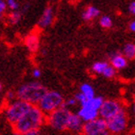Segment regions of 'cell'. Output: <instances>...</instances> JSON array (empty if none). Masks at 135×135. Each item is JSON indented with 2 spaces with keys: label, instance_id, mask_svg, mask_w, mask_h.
<instances>
[{
  "label": "cell",
  "instance_id": "obj_1",
  "mask_svg": "<svg viewBox=\"0 0 135 135\" xmlns=\"http://www.w3.org/2000/svg\"><path fill=\"white\" fill-rule=\"evenodd\" d=\"M45 114L37 105H32L30 109L14 124L15 131L24 133L30 130L39 129L45 124Z\"/></svg>",
  "mask_w": 135,
  "mask_h": 135
},
{
  "label": "cell",
  "instance_id": "obj_2",
  "mask_svg": "<svg viewBox=\"0 0 135 135\" xmlns=\"http://www.w3.org/2000/svg\"><path fill=\"white\" fill-rule=\"evenodd\" d=\"M47 92V89L38 81L28 82L21 85L17 89V99L26 101L31 105H38L40 100Z\"/></svg>",
  "mask_w": 135,
  "mask_h": 135
},
{
  "label": "cell",
  "instance_id": "obj_3",
  "mask_svg": "<svg viewBox=\"0 0 135 135\" xmlns=\"http://www.w3.org/2000/svg\"><path fill=\"white\" fill-rule=\"evenodd\" d=\"M64 98L62 94L57 91H47L40 100L37 106L42 110L45 114H50L51 112L62 106Z\"/></svg>",
  "mask_w": 135,
  "mask_h": 135
},
{
  "label": "cell",
  "instance_id": "obj_4",
  "mask_svg": "<svg viewBox=\"0 0 135 135\" xmlns=\"http://www.w3.org/2000/svg\"><path fill=\"white\" fill-rule=\"evenodd\" d=\"M32 105L26 101L16 99L9 104L4 110V114L7 121L12 124H15L24 114H25Z\"/></svg>",
  "mask_w": 135,
  "mask_h": 135
},
{
  "label": "cell",
  "instance_id": "obj_5",
  "mask_svg": "<svg viewBox=\"0 0 135 135\" xmlns=\"http://www.w3.org/2000/svg\"><path fill=\"white\" fill-rule=\"evenodd\" d=\"M70 113L71 112L70 111V109L60 107L55 111L51 112L50 114H48L45 121L47 122L49 127H51L53 129L63 131L67 129L68 120H69Z\"/></svg>",
  "mask_w": 135,
  "mask_h": 135
},
{
  "label": "cell",
  "instance_id": "obj_6",
  "mask_svg": "<svg viewBox=\"0 0 135 135\" xmlns=\"http://www.w3.org/2000/svg\"><path fill=\"white\" fill-rule=\"evenodd\" d=\"M127 127V116L124 108L116 116L106 121V129L111 135H118L124 132Z\"/></svg>",
  "mask_w": 135,
  "mask_h": 135
},
{
  "label": "cell",
  "instance_id": "obj_7",
  "mask_svg": "<svg viewBox=\"0 0 135 135\" xmlns=\"http://www.w3.org/2000/svg\"><path fill=\"white\" fill-rule=\"evenodd\" d=\"M123 109L122 104L115 99H104L102 105L99 110V117L108 121L116 116Z\"/></svg>",
  "mask_w": 135,
  "mask_h": 135
},
{
  "label": "cell",
  "instance_id": "obj_8",
  "mask_svg": "<svg viewBox=\"0 0 135 135\" xmlns=\"http://www.w3.org/2000/svg\"><path fill=\"white\" fill-rule=\"evenodd\" d=\"M106 130V121L101 118H97L93 121L84 123L82 133H91L97 131H103Z\"/></svg>",
  "mask_w": 135,
  "mask_h": 135
},
{
  "label": "cell",
  "instance_id": "obj_9",
  "mask_svg": "<svg viewBox=\"0 0 135 135\" xmlns=\"http://www.w3.org/2000/svg\"><path fill=\"white\" fill-rule=\"evenodd\" d=\"M76 114L83 121V123H87V122L93 121L95 119L99 118V111L94 110L85 105H81Z\"/></svg>",
  "mask_w": 135,
  "mask_h": 135
},
{
  "label": "cell",
  "instance_id": "obj_10",
  "mask_svg": "<svg viewBox=\"0 0 135 135\" xmlns=\"http://www.w3.org/2000/svg\"><path fill=\"white\" fill-rule=\"evenodd\" d=\"M83 121L79 118L78 115L75 113H70L67 124V129L71 132H82L83 128Z\"/></svg>",
  "mask_w": 135,
  "mask_h": 135
},
{
  "label": "cell",
  "instance_id": "obj_11",
  "mask_svg": "<svg viewBox=\"0 0 135 135\" xmlns=\"http://www.w3.org/2000/svg\"><path fill=\"white\" fill-rule=\"evenodd\" d=\"M110 65L116 70H123L127 66V59L121 53H113L110 55Z\"/></svg>",
  "mask_w": 135,
  "mask_h": 135
},
{
  "label": "cell",
  "instance_id": "obj_12",
  "mask_svg": "<svg viewBox=\"0 0 135 135\" xmlns=\"http://www.w3.org/2000/svg\"><path fill=\"white\" fill-rule=\"evenodd\" d=\"M53 20V10L50 6H48L45 9V11L42 13V17L39 20V25L42 28H45L51 24Z\"/></svg>",
  "mask_w": 135,
  "mask_h": 135
},
{
  "label": "cell",
  "instance_id": "obj_13",
  "mask_svg": "<svg viewBox=\"0 0 135 135\" xmlns=\"http://www.w3.org/2000/svg\"><path fill=\"white\" fill-rule=\"evenodd\" d=\"M25 45L31 52H36L39 48V38L35 34H31L25 38Z\"/></svg>",
  "mask_w": 135,
  "mask_h": 135
},
{
  "label": "cell",
  "instance_id": "obj_14",
  "mask_svg": "<svg viewBox=\"0 0 135 135\" xmlns=\"http://www.w3.org/2000/svg\"><path fill=\"white\" fill-rule=\"evenodd\" d=\"M99 13H100V11H99V9H97L94 6H89L82 13V18L86 20V21H89V20H94L95 17H99Z\"/></svg>",
  "mask_w": 135,
  "mask_h": 135
},
{
  "label": "cell",
  "instance_id": "obj_15",
  "mask_svg": "<svg viewBox=\"0 0 135 135\" xmlns=\"http://www.w3.org/2000/svg\"><path fill=\"white\" fill-rule=\"evenodd\" d=\"M103 98L102 97H99V96H96L94 97L93 99H87L86 100V102L83 104H81V105H85V106H88L90 107V108H92V109L94 110H97V111H99V108L101 107V105H102V102H103ZM80 105V106H81Z\"/></svg>",
  "mask_w": 135,
  "mask_h": 135
},
{
  "label": "cell",
  "instance_id": "obj_16",
  "mask_svg": "<svg viewBox=\"0 0 135 135\" xmlns=\"http://www.w3.org/2000/svg\"><path fill=\"white\" fill-rule=\"evenodd\" d=\"M123 55H124L127 60L135 59V44L133 42H127L126 44L123 48Z\"/></svg>",
  "mask_w": 135,
  "mask_h": 135
},
{
  "label": "cell",
  "instance_id": "obj_17",
  "mask_svg": "<svg viewBox=\"0 0 135 135\" xmlns=\"http://www.w3.org/2000/svg\"><path fill=\"white\" fill-rule=\"evenodd\" d=\"M80 93L83 94L87 99H93L94 97H96L93 86L89 84V83H83V84H81V86H80Z\"/></svg>",
  "mask_w": 135,
  "mask_h": 135
},
{
  "label": "cell",
  "instance_id": "obj_18",
  "mask_svg": "<svg viewBox=\"0 0 135 135\" xmlns=\"http://www.w3.org/2000/svg\"><path fill=\"white\" fill-rule=\"evenodd\" d=\"M108 66H109V64L107 62L99 61V62H96L93 64V66H92V70H93L95 73H97V74H102L103 71L105 70V69H106Z\"/></svg>",
  "mask_w": 135,
  "mask_h": 135
},
{
  "label": "cell",
  "instance_id": "obj_19",
  "mask_svg": "<svg viewBox=\"0 0 135 135\" xmlns=\"http://www.w3.org/2000/svg\"><path fill=\"white\" fill-rule=\"evenodd\" d=\"M99 24H100L101 27H103V28H105V29H108L112 27L113 21L110 17H108V16H103V17H101L100 20H99Z\"/></svg>",
  "mask_w": 135,
  "mask_h": 135
},
{
  "label": "cell",
  "instance_id": "obj_20",
  "mask_svg": "<svg viewBox=\"0 0 135 135\" xmlns=\"http://www.w3.org/2000/svg\"><path fill=\"white\" fill-rule=\"evenodd\" d=\"M9 20L14 24L20 22V20H21V13L18 11H13L11 14L9 15Z\"/></svg>",
  "mask_w": 135,
  "mask_h": 135
},
{
  "label": "cell",
  "instance_id": "obj_21",
  "mask_svg": "<svg viewBox=\"0 0 135 135\" xmlns=\"http://www.w3.org/2000/svg\"><path fill=\"white\" fill-rule=\"evenodd\" d=\"M116 73H117V70H116L111 65H109L105 69V70H104L103 73H102V75H103L104 77H106V78H112V77H114V76L116 75Z\"/></svg>",
  "mask_w": 135,
  "mask_h": 135
},
{
  "label": "cell",
  "instance_id": "obj_22",
  "mask_svg": "<svg viewBox=\"0 0 135 135\" xmlns=\"http://www.w3.org/2000/svg\"><path fill=\"white\" fill-rule=\"evenodd\" d=\"M76 104H77L76 99H74V98H70V99L64 100V102H63L62 106L61 107H64V108H68V109H70V107L75 106Z\"/></svg>",
  "mask_w": 135,
  "mask_h": 135
},
{
  "label": "cell",
  "instance_id": "obj_23",
  "mask_svg": "<svg viewBox=\"0 0 135 135\" xmlns=\"http://www.w3.org/2000/svg\"><path fill=\"white\" fill-rule=\"evenodd\" d=\"M6 4H7V8H10L13 11H17V9L20 7L17 0H7Z\"/></svg>",
  "mask_w": 135,
  "mask_h": 135
},
{
  "label": "cell",
  "instance_id": "obj_24",
  "mask_svg": "<svg viewBox=\"0 0 135 135\" xmlns=\"http://www.w3.org/2000/svg\"><path fill=\"white\" fill-rule=\"evenodd\" d=\"M74 99H76V101H77V103H80V105L83 103H85L86 102V100H87V99L85 98V96L83 95V94H81L80 92H78L77 94H75V96L73 97Z\"/></svg>",
  "mask_w": 135,
  "mask_h": 135
},
{
  "label": "cell",
  "instance_id": "obj_25",
  "mask_svg": "<svg viewBox=\"0 0 135 135\" xmlns=\"http://www.w3.org/2000/svg\"><path fill=\"white\" fill-rule=\"evenodd\" d=\"M16 98H17V95L14 91H8L6 94V99L8 101H14Z\"/></svg>",
  "mask_w": 135,
  "mask_h": 135
},
{
  "label": "cell",
  "instance_id": "obj_26",
  "mask_svg": "<svg viewBox=\"0 0 135 135\" xmlns=\"http://www.w3.org/2000/svg\"><path fill=\"white\" fill-rule=\"evenodd\" d=\"M41 75H42V71H41L40 69H38V68L33 69V70H32V76H33L34 78H40Z\"/></svg>",
  "mask_w": 135,
  "mask_h": 135
},
{
  "label": "cell",
  "instance_id": "obj_27",
  "mask_svg": "<svg viewBox=\"0 0 135 135\" xmlns=\"http://www.w3.org/2000/svg\"><path fill=\"white\" fill-rule=\"evenodd\" d=\"M83 135H111L108 131L103 130V131H97V132H91V133H83Z\"/></svg>",
  "mask_w": 135,
  "mask_h": 135
},
{
  "label": "cell",
  "instance_id": "obj_28",
  "mask_svg": "<svg viewBox=\"0 0 135 135\" xmlns=\"http://www.w3.org/2000/svg\"><path fill=\"white\" fill-rule=\"evenodd\" d=\"M6 9H7L6 1H4V0H0V14H3V13L6 11Z\"/></svg>",
  "mask_w": 135,
  "mask_h": 135
},
{
  "label": "cell",
  "instance_id": "obj_29",
  "mask_svg": "<svg viewBox=\"0 0 135 135\" xmlns=\"http://www.w3.org/2000/svg\"><path fill=\"white\" fill-rule=\"evenodd\" d=\"M22 135H40V130L39 129L30 130V131H27V132L22 133Z\"/></svg>",
  "mask_w": 135,
  "mask_h": 135
},
{
  "label": "cell",
  "instance_id": "obj_30",
  "mask_svg": "<svg viewBox=\"0 0 135 135\" xmlns=\"http://www.w3.org/2000/svg\"><path fill=\"white\" fill-rule=\"evenodd\" d=\"M128 10H129V12L131 13V14L135 15V1L130 3L129 7H128Z\"/></svg>",
  "mask_w": 135,
  "mask_h": 135
},
{
  "label": "cell",
  "instance_id": "obj_31",
  "mask_svg": "<svg viewBox=\"0 0 135 135\" xmlns=\"http://www.w3.org/2000/svg\"><path fill=\"white\" fill-rule=\"evenodd\" d=\"M129 30L131 32H134V33H135V20H133L132 22H130V24H129Z\"/></svg>",
  "mask_w": 135,
  "mask_h": 135
},
{
  "label": "cell",
  "instance_id": "obj_32",
  "mask_svg": "<svg viewBox=\"0 0 135 135\" xmlns=\"http://www.w3.org/2000/svg\"><path fill=\"white\" fill-rule=\"evenodd\" d=\"M13 135H22L21 133H20V132H17V131H14V134Z\"/></svg>",
  "mask_w": 135,
  "mask_h": 135
},
{
  "label": "cell",
  "instance_id": "obj_33",
  "mask_svg": "<svg viewBox=\"0 0 135 135\" xmlns=\"http://www.w3.org/2000/svg\"><path fill=\"white\" fill-rule=\"evenodd\" d=\"M133 112H134V114H135V101H134V103H133Z\"/></svg>",
  "mask_w": 135,
  "mask_h": 135
},
{
  "label": "cell",
  "instance_id": "obj_34",
  "mask_svg": "<svg viewBox=\"0 0 135 135\" xmlns=\"http://www.w3.org/2000/svg\"><path fill=\"white\" fill-rule=\"evenodd\" d=\"M1 91H2V84H1V82H0V93H1Z\"/></svg>",
  "mask_w": 135,
  "mask_h": 135
},
{
  "label": "cell",
  "instance_id": "obj_35",
  "mask_svg": "<svg viewBox=\"0 0 135 135\" xmlns=\"http://www.w3.org/2000/svg\"><path fill=\"white\" fill-rule=\"evenodd\" d=\"M1 17H2V14H0V18H1Z\"/></svg>",
  "mask_w": 135,
  "mask_h": 135
}]
</instances>
